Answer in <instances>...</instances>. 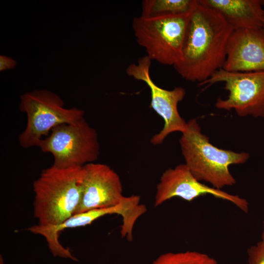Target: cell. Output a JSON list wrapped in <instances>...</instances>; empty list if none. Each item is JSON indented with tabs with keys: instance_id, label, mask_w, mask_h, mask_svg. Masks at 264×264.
Listing matches in <instances>:
<instances>
[{
	"instance_id": "1",
	"label": "cell",
	"mask_w": 264,
	"mask_h": 264,
	"mask_svg": "<svg viewBox=\"0 0 264 264\" xmlns=\"http://www.w3.org/2000/svg\"><path fill=\"white\" fill-rule=\"evenodd\" d=\"M234 29L218 11L197 0L186 27L181 58L174 66L183 78L199 84L222 68Z\"/></svg>"
},
{
	"instance_id": "2",
	"label": "cell",
	"mask_w": 264,
	"mask_h": 264,
	"mask_svg": "<svg viewBox=\"0 0 264 264\" xmlns=\"http://www.w3.org/2000/svg\"><path fill=\"white\" fill-rule=\"evenodd\" d=\"M82 168L52 165L34 181V216L39 225H57L74 214L81 197Z\"/></svg>"
},
{
	"instance_id": "3",
	"label": "cell",
	"mask_w": 264,
	"mask_h": 264,
	"mask_svg": "<svg viewBox=\"0 0 264 264\" xmlns=\"http://www.w3.org/2000/svg\"><path fill=\"white\" fill-rule=\"evenodd\" d=\"M185 164L199 181L210 183L218 189L234 185L236 181L228 167L232 164H243L250 155L217 148L202 133L196 119L187 122L186 130L179 139Z\"/></svg>"
},
{
	"instance_id": "4",
	"label": "cell",
	"mask_w": 264,
	"mask_h": 264,
	"mask_svg": "<svg viewBox=\"0 0 264 264\" xmlns=\"http://www.w3.org/2000/svg\"><path fill=\"white\" fill-rule=\"evenodd\" d=\"M20 109L27 115L24 130L19 141L24 148L38 146L55 127L74 122L84 117L85 112L77 108H66L56 93L42 89L25 92L21 96Z\"/></svg>"
},
{
	"instance_id": "5",
	"label": "cell",
	"mask_w": 264,
	"mask_h": 264,
	"mask_svg": "<svg viewBox=\"0 0 264 264\" xmlns=\"http://www.w3.org/2000/svg\"><path fill=\"white\" fill-rule=\"evenodd\" d=\"M37 147L43 152L52 154V166L61 169L92 163L100 153L97 132L84 117L55 127Z\"/></svg>"
},
{
	"instance_id": "6",
	"label": "cell",
	"mask_w": 264,
	"mask_h": 264,
	"mask_svg": "<svg viewBox=\"0 0 264 264\" xmlns=\"http://www.w3.org/2000/svg\"><path fill=\"white\" fill-rule=\"evenodd\" d=\"M191 13L133 18L132 27L136 41L151 60L173 66L179 62Z\"/></svg>"
},
{
	"instance_id": "7",
	"label": "cell",
	"mask_w": 264,
	"mask_h": 264,
	"mask_svg": "<svg viewBox=\"0 0 264 264\" xmlns=\"http://www.w3.org/2000/svg\"><path fill=\"white\" fill-rule=\"evenodd\" d=\"M221 82L229 94L225 99L218 98L216 108L233 110L241 117L264 118V71L231 72L220 68L199 84L209 87Z\"/></svg>"
},
{
	"instance_id": "8",
	"label": "cell",
	"mask_w": 264,
	"mask_h": 264,
	"mask_svg": "<svg viewBox=\"0 0 264 264\" xmlns=\"http://www.w3.org/2000/svg\"><path fill=\"white\" fill-rule=\"evenodd\" d=\"M152 60L146 55L140 58L126 68V73L134 79L144 82L149 88L151 101L150 107L164 121L162 130L153 136L151 142L154 145L161 144L170 133L184 132L187 123L179 114L177 105L185 97L186 91L180 87L167 90L158 86L152 80L150 70Z\"/></svg>"
},
{
	"instance_id": "9",
	"label": "cell",
	"mask_w": 264,
	"mask_h": 264,
	"mask_svg": "<svg viewBox=\"0 0 264 264\" xmlns=\"http://www.w3.org/2000/svg\"><path fill=\"white\" fill-rule=\"evenodd\" d=\"M81 197L74 215L125 202L119 175L108 165L90 163L82 168Z\"/></svg>"
},
{
	"instance_id": "10",
	"label": "cell",
	"mask_w": 264,
	"mask_h": 264,
	"mask_svg": "<svg viewBox=\"0 0 264 264\" xmlns=\"http://www.w3.org/2000/svg\"><path fill=\"white\" fill-rule=\"evenodd\" d=\"M207 194L230 202L245 213L248 211L249 203L246 199L200 182L185 164L163 172L156 187L154 206L157 207L174 197L191 201Z\"/></svg>"
},
{
	"instance_id": "11",
	"label": "cell",
	"mask_w": 264,
	"mask_h": 264,
	"mask_svg": "<svg viewBox=\"0 0 264 264\" xmlns=\"http://www.w3.org/2000/svg\"><path fill=\"white\" fill-rule=\"evenodd\" d=\"M136 211V205L134 201L132 199H128L125 202L116 206L92 210L73 215L57 225L42 226L37 224L30 226L27 230L33 234L43 236L54 257L59 256L77 261L69 250L64 247L60 242L58 238L61 231L67 228L86 226L102 217L113 214L121 215L122 221L128 223L133 219Z\"/></svg>"
},
{
	"instance_id": "12",
	"label": "cell",
	"mask_w": 264,
	"mask_h": 264,
	"mask_svg": "<svg viewBox=\"0 0 264 264\" xmlns=\"http://www.w3.org/2000/svg\"><path fill=\"white\" fill-rule=\"evenodd\" d=\"M231 72L264 71V32L262 28L234 30L228 41L222 68Z\"/></svg>"
},
{
	"instance_id": "13",
	"label": "cell",
	"mask_w": 264,
	"mask_h": 264,
	"mask_svg": "<svg viewBox=\"0 0 264 264\" xmlns=\"http://www.w3.org/2000/svg\"><path fill=\"white\" fill-rule=\"evenodd\" d=\"M216 10L234 30L262 28L264 10L259 0H199Z\"/></svg>"
},
{
	"instance_id": "14",
	"label": "cell",
	"mask_w": 264,
	"mask_h": 264,
	"mask_svg": "<svg viewBox=\"0 0 264 264\" xmlns=\"http://www.w3.org/2000/svg\"><path fill=\"white\" fill-rule=\"evenodd\" d=\"M197 0H144L141 16L155 18L187 14L193 10Z\"/></svg>"
},
{
	"instance_id": "15",
	"label": "cell",
	"mask_w": 264,
	"mask_h": 264,
	"mask_svg": "<svg viewBox=\"0 0 264 264\" xmlns=\"http://www.w3.org/2000/svg\"><path fill=\"white\" fill-rule=\"evenodd\" d=\"M151 264H219L206 254L194 251L168 252L160 255Z\"/></svg>"
},
{
	"instance_id": "16",
	"label": "cell",
	"mask_w": 264,
	"mask_h": 264,
	"mask_svg": "<svg viewBox=\"0 0 264 264\" xmlns=\"http://www.w3.org/2000/svg\"><path fill=\"white\" fill-rule=\"evenodd\" d=\"M247 252L248 264H264V240L250 246Z\"/></svg>"
},
{
	"instance_id": "17",
	"label": "cell",
	"mask_w": 264,
	"mask_h": 264,
	"mask_svg": "<svg viewBox=\"0 0 264 264\" xmlns=\"http://www.w3.org/2000/svg\"><path fill=\"white\" fill-rule=\"evenodd\" d=\"M16 65V62L12 58L4 56H0V70L13 68Z\"/></svg>"
},
{
	"instance_id": "18",
	"label": "cell",
	"mask_w": 264,
	"mask_h": 264,
	"mask_svg": "<svg viewBox=\"0 0 264 264\" xmlns=\"http://www.w3.org/2000/svg\"><path fill=\"white\" fill-rule=\"evenodd\" d=\"M262 240H264V219L263 223V231L262 233Z\"/></svg>"
},
{
	"instance_id": "19",
	"label": "cell",
	"mask_w": 264,
	"mask_h": 264,
	"mask_svg": "<svg viewBox=\"0 0 264 264\" xmlns=\"http://www.w3.org/2000/svg\"><path fill=\"white\" fill-rule=\"evenodd\" d=\"M259 1L262 6H264V0H259Z\"/></svg>"
},
{
	"instance_id": "20",
	"label": "cell",
	"mask_w": 264,
	"mask_h": 264,
	"mask_svg": "<svg viewBox=\"0 0 264 264\" xmlns=\"http://www.w3.org/2000/svg\"><path fill=\"white\" fill-rule=\"evenodd\" d=\"M262 29L264 32V20H263V25H262Z\"/></svg>"
}]
</instances>
